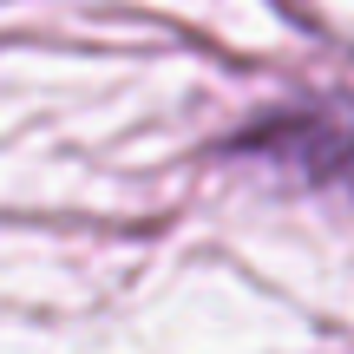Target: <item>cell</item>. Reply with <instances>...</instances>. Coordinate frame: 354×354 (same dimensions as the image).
I'll list each match as a JSON object with an SVG mask.
<instances>
[{
  "label": "cell",
  "instance_id": "1",
  "mask_svg": "<svg viewBox=\"0 0 354 354\" xmlns=\"http://www.w3.org/2000/svg\"><path fill=\"white\" fill-rule=\"evenodd\" d=\"M223 158L295 197L354 203V99L282 105V112L256 118L250 131L223 138Z\"/></svg>",
  "mask_w": 354,
  "mask_h": 354
}]
</instances>
